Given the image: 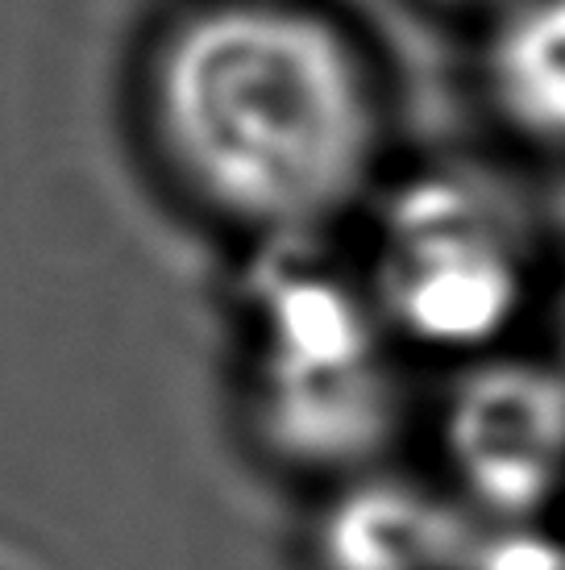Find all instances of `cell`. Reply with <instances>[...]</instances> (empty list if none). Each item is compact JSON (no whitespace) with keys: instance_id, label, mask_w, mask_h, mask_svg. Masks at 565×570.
<instances>
[{"instance_id":"obj_1","label":"cell","mask_w":565,"mask_h":570,"mask_svg":"<svg viewBox=\"0 0 565 570\" xmlns=\"http://www.w3.org/2000/svg\"><path fill=\"white\" fill-rule=\"evenodd\" d=\"M146 112L162 159L220 222L299 238L375 184L383 83L361 42L304 0H205L155 42Z\"/></svg>"},{"instance_id":"obj_2","label":"cell","mask_w":565,"mask_h":570,"mask_svg":"<svg viewBox=\"0 0 565 570\" xmlns=\"http://www.w3.org/2000/svg\"><path fill=\"white\" fill-rule=\"evenodd\" d=\"M387 342L366 287L313 267L270 279L250 358V421L270 459L341 483L378 471L404 404Z\"/></svg>"},{"instance_id":"obj_3","label":"cell","mask_w":565,"mask_h":570,"mask_svg":"<svg viewBox=\"0 0 565 570\" xmlns=\"http://www.w3.org/2000/svg\"><path fill=\"white\" fill-rule=\"evenodd\" d=\"M370 301L395 342L454 363L503 350L533 301L516 208L470 171H420L378 213Z\"/></svg>"},{"instance_id":"obj_4","label":"cell","mask_w":565,"mask_h":570,"mask_svg":"<svg viewBox=\"0 0 565 570\" xmlns=\"http://www.w3.org/2000/svg\"><path fill=\"white\" fill-rule=\"evenodd\" d=\"M449 495L503 529H528L565 495V366L495 350L462 363L437 412Z\"/></svg>"},{"instance_id":"obj_5","label":"cell","mask_w":565,"mask_h":570,"mask_svg":"<svg viewBox=\"0 0 565 570\" xmlns=\"http://www.w3.org/2000/svg\"><path fill=\"white\" fill-rule=\"evenodd\" d=\"M462 546L454 495L387 471L337 483L313 529L316 570H462Z\"/></svg>"},{"instance_id":"obj_6","label":"cell","mask_w":565,"mask_h":570,"mask_svg":"<svg viewBox=\"0 0 565 570\" xmlns=\"http://www.w3.org/2000/svg\"><path fill=\"white\" fill-rule=\"evenodd\" d=\"M478 88L507 138L565 159V0H516L490 17Z\"/></svg>"},{"instance_id":"obj_7","label":"cell","mask_w":565,"mask_h":570,"mask_svg":"<svg viewBox=\"0 0 565 570\" xmlns=\"http://www.w3.org/2000/svg\"><path fill=\"white\" fill-rule=\"evenodd\" d=\"M433 4H449V9H478V13H499L507 4H516V0H433Z\"/></svg>"},{"instance_id":"obj_8","label":"cell","mask_w":565,"mask_h":570,"mask_svg":"<svg viewBox=\"0 0 565 570\" xmlns=\"http://www.w3.org/2000/svg\"><path fill=\"white\" fill-rule=\"evenodd\" d=\"M553 337H557V354H553V358H557V363L565 366V287H562V296H557V308H553Z\"/></svg>"}]
</instances>
